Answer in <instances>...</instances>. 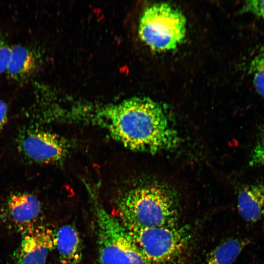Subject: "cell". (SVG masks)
Listing matches in <instances>:
<instances>
[{
	"label": "cell",
	"mask_w": 264,
	"mask_h": 264,
	"mask_svg": "<svg viewBox=\"0 0 264 264\" xmlns=\"http://www.w3.org/2000/svg\"><path fill=\"white\" fill-rule=\"evenodd\" d=\"M105 117L109 133L129 149L154 153L179 144L178 133L167 113L149 98H131L109 105Z\"/></svg>",
	"instance_id": "1"
},
{
	"label": "cell",
	"mask_w": 264,
	"mask_h": 264,
	"mask_svg": "<svg viewBox=\"0 0 264 264\" xmlns=\"http://www.w3.org/2000/svg\"><path fill=\"white\" fill-rule=\"evenodd\" d=\"M119 220L125 226L144 227L177 225L178 203L173 189L154 181L126 192L118 204Z\"/></svg>",
	"instance_id": "2"
},
{
	"label": "cell",
	"mask_w": 264,
	"mask_h": 264,
	"mask_svg": "<svg viewBox=\"0 0 264 264\" xmlns=\"http://www.w3.org/2000/svg\"><path fill=\"white\" fill-rule=\"evenodd\" d=\"M93 198L100 264H151L121 221Z\"/></svg>",
	"instance_id": "3"
},
{
	"label": "cell",
	"mask_w": 264,
	"mask_h": 264,
	"mask_svg": "<svg viewBox=\"0 0 264 264\" xmlns=\"http://www.w3.org/2000/svg\"><path fill=\"white\" fill-rule=\"evenodd\" d=\"M186 19L177 9L166 3H157L143 13L138 33L141 40L154 50L175 49L185 38Z\"/></svg>",
	"instance_id": "4"
},
{
	"label": "cell",
	"mask_w": 264,
	"mask_h": 264,
	"mask_svg": "<svg viewBox=\"0 0 264 264\" xmlns=\"http://www.w3.org/2000/svg\"><path fill=\"white\" fill-rule=\"evenodd\" d=\"M125 227L151 264H166L176 258L191 237L186 226Z\"/></svg>",
	"instance_id": "5"
},
{
	"label": "cell",
	"mask_w": 264,
	"mask_h": 264,
	"mask_svg": "<svg viewBox=\"0 0 264 264\" xmlns=\"http://www.w3.org/2000/svg\"><path fill=\"white\" fill-rule=\"evenodd\" d=\"M17 149L28 161L53 164L63 160L67 153L66 143L62 137L35 127L21 129L16 138Z\"/></svg>",
	"instance_id": "6"
},
{
	"label": "cell",
	"mask_w": 264,
	"mask_h": 264,
	"mask_svg": "<svg viewBox=\"0 0 264 264\" xmlns=\"http://www.w3.org/2000/svg\"><path fill=\"white\" fill-rule=\"evenodd\" d=\"M56 234L37 225L23 234L19 254L20 264H45L49 251L56 246Z\"/></svg>",
	"instance_id": "7"
},
{
	"label": "cell",
	"mask_w": 264,
	"mask_h": 264,
	"mask_svg": "<svg viewBox=\"0 0 264 264\" xmlns=\"http://www.w3.org/2000/svg\"><path fill=\"white\" fill-rule=\"evenodd\" d=\"M7 207L10 219L16 229L25 233L36 226L41 211L38 198L31 194L17 193L10 196Z\"/></svg>",
	"instance_id": "8"
},
{
	"label": "cell",
	"mask_w": 264,
	"mask_h": 264,
	"mask_svg": "<svg viewBox=\"0 0 264 264\" xmlns=\"http://www.w3.org/2000/svg\"><path fill=\"white\" fill-rule=\"evenodd\" d=\"M40 60L39 53L31 46L22 44L12 46L6 71L8 77L19 84L28 82L37 70Z\"/></svg>",
	"instance_id": "9"
},
{
	"label": "cell",
	"mask_w": 264,
	"mask_h": 264,
	"mask_svg": "<svg viewBox=\"0 0 264 264\" xmlns=\"http://www.w3.org/2000/svg\"><path fill=\"white\" fill-rule=\"evenodd\" d=\"M237 209L245 221L254 223L264 217V184L254 183L246 185L239 191Z\"/></svg>",
	"instance_id": "10"
},
{
	"label": "cell",
	"mask_w": 264,
	"mask_h": 264,
	"mask_svg": "<svg viewBox=\"0 0 264 264\" xmlns=\"http://www.w3.org/2000/svg\"><path fill=\"white\" fill-rule=\"evenodd\" d=\"M56 246L60 264H81L82 243L75 227L70 225L61 227L56 234Z\"/></svg>",
	"instance_id": "11"
},
{
	"label": "cell",
	"mask_w": 264,
	"mask_h": 264,
	"mask_svg": "<svg viewBox=\"0 0 264 264\" xmlns=\"http://www.w3.org/2000/svg\"><path fill=\"white\" fill-rule=\"evenodd\" d=\"M246 244L247 242L241 239L226 240L210 252L206 264H233Z\"/></svg>",
	"instance_id": "12"
},
{
	"label": "cell",
	"mask_w": 264,
	"mask_h": 264,
	"mask_svg": "<svg viewBox=\"0 0 264 264\" xmlns=\"http://www.w3.org/2000/svg\"><path fill=\"white\" fill-rule=\"evenodd\" d=\"M249 71L256 90L264 97V51L256 55L252 60Z\"/></svg>",
	"instance_id": "13"
},
{
	"label": "cell",
	"mask_w": 264,
	"mask_h": 264,
	"mask_svg": "<svg viewBox=\"0 0 264 264\" xmlns=\"http://www.w3.org/2000/svg\"><path fill=\"white\" fill-rule=\"evenodd\" d=\"M12 46L5 35L0 32V75L6 72L9 62Z\"/></svg>",
	"instance_id": "14"
},
{
	"label": "cell",
	"mask_w": 264,
	"mask_h": 264,
	"mask_svg": "<svg viewBox=\"0 0 264 264\" xmlns=\"http://www.w3.org/2000/svg\"><path fill=\"white\" fill-rule=\"evenodd\" d=\"M241 13H250L264 19V0H247L242 6Z\"/></svg>",
	"instance_id": "15"
},
{
	"label": "cell",
	"mask_w": 264,
	"mask_h": 264,
	"mask_svg": "<svg viewBox=\"0 0 264 264\" xmlns=\"http://www.w3.org/2000/svg\"><path fill=\"white\" fill-rule=\"evenodd\" d=\"M250 164L254 166H264V133L258 141L251 153Z\"/></svg>",
	"instance_id": "16"
},
{
	"label": "cell",
	"mask_w": 264,
	"mask_h": 264,
	"mask_svg": "<svg viewBox=\"0 0 264 264\" xmlns=\"http://www.w3.org/2000/svg\"><path fill=\"white\" fill-rule=\"evenodd\" d=\"M7 105L2 100H0V133L7 121Z\"/></svg>",
	"instance_id": "17"
},
{
	"label": "cell",
	"mask_w": 264,
	"mask_h": 264,
	"mask_svg": "<svg viewBox=\"0 0 264 264\" xmlns=\"http://www.w3.org/2000/svg\"><path fill=\"white\" fill-rule=\"evenodd\" d=\"M264 264V263H263V264Z\"/></svg>",
	"instance_id": "18"
}]
</instances>
